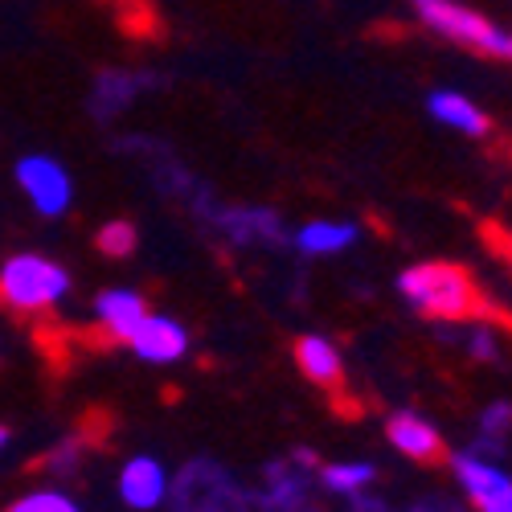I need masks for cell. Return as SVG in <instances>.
<instances>
[{
    "mask_svg": "<svg viewBox=\"0 0 512 512\" xmlns=\"http://www.w3.org/2000/svg\"><path fill=\"white\" fill-rule=\"evenodd\" d=\"M373 480H377V467L365 463V459H340V463H324L320 467V488L332 492V496H345V500L365 496V488Z\"/></svg>",
    "mask_w": 512,
    "mask_h": 512,
    "instance_id": "cell-15",
    "label": "cell"
},
{
    "mask_svg": "<svg viewBox=\"0 0 512 512\" xmlns=\"http://www.w3.org/2000/svg\"><path fill=\"white\" fill-rule=\"evenodd\" d=\"M398 295L418 316L439 324H512L508 308H500L463 263H414L398 275Z\"/></svg>",
    "mask_w": 512,
    "mask_h": 512,
    "instance_id": "cell-1",
    "label": "cell"
},
{
    "mask_svg": "<svg viewBox=\"0 0 512 512\" xmlns=\"http://www.w3.org/2000/svg\"><path fill=\"white\" fill-rule=\"evenodd\" d=\"M127 349L136 353V361L144 365H177L189 357V328L173 316H160V312H148L144 324L132 332Z\"/></svg>",
    "mask_w": 512,
    "mask_h": 512,
    "instance_id": "cell-10",
    "label": "cell"
},
{
    "mask_svg": "<svg viewBox=\"0 0 512 512\" xmlns=\"http://www.w3.org/2000/svg\"><path fill=\"white\" fill-rule=\"evenodd\" d=\"M410 9L426 33L451 41V46L492 62H512V29L496 25L492 17L459 5V0H410Z\"/></svg>",
    "mask_w": 512,
    "mask_h": 512,
    "instance_id": "cell-3",
    "label": "cell"
},
{
    "mask_svg": "<svg viewBox=\"0 0 512 512\" xmlns=\"http://www.w3.org/2000/svg\"><path fill=\"white\" fill-rule=\"evenodd\" d=\"M476 512H512V488L508 492H496V496H488V500H480V504H472Z\"/></svg>",
    "mask_w": 512,
    "mask_h": 512,
    "instance_id": "cell-23",
    "label": "cell"
},
{
    "mask_svg": "<svg viewBox=\"0 0 512 512\" xmlns=\"http://www.w3.org/2000/svg\"><path fill=\"white\" fill-rule=\"evenodd\" d=\"M426 111H431L443 127L459 132V136H476L480 140V136L492 132L488 111L476 99H467L463 91H431V99H426Z\"/></svg>",
    "mask_w": 512,
    "mask_h": 512,
    "instance_id": "cell-13",
    "label": "cell"
},
{
    "mask_svg": "<svg viewBox=\"0 0 512 512\" xmlns=\"http://www.w3.org/2000/svg\"><path fill=\"white\" fill-rule=\"evenodd\" d=\"M386 439L398 455H406L414 463H443L447 459V443L439 435V426L431 418H422L418 410H394L386 418Z\"/></svg>",
    "mask_w": 512,
    "mask_h": 512,
    "instance_id": "cell-11",
    "label": "cell"
},
{
    "mask_svg": "<svg viewBox=\"0 0 512 512\" xmlns=\"http://www.w3.org/2000/svg\"><path fill=\"white\" fill-rule=\"evenodd\" d=\"M463 349L472 353V361H500V336L492 324H467V336H463Z\"/></svg>",
    "mask_w": 512,
    "mask_h": 512,
    "instance_id": "cell-19",
    "label": "cell"
},
{
    "mask_svg": "<svg viewBox=\"0 0 512 512\" xmlns=\"http://www.w3.org/2000/svg\"><path fill=\"white\" fill-rule=\"evenodd\" d=\"M168 496H173V512H254V500L218 459L185 463L177 488H168Z\"/></svg>",
    "mask_w": 512,
    "mask_h": 512,
    "instance_id": "cell-5",
    "label": "cell"
},
{
    "mask_svg": "<svg viewBox=\"0 0 512 512\" xmlns=\"http://www.w3.org/2000/svg\"><path fill=\"white\" fill-rule=\"evenodd\" d=\"M82 455H87V443H82L78 435H70L54 451L41 455V467H46V472H74V467L82 463Z\"/></svg>",
    "mask_w": 512,
    "mask_h": 512,
    "instance_id": "cell-20",
    "label": "cell"
},
{
    "mask_svg": "<svg viewBox=\"0 0 512 512\" xmlns=\"http://www.w3.org/2000/svg\"><path fill=\"white\" fill-rule=\"evenodd\" d=\"M484 242L500 254V259L512 267V226H496V222H488L484 226Z\"/></svg>",
    "mask_w": 512,
    "mask_h": 512,
    "instance_id": "cell-21",
    "label": "cell"
},
{
    "mask_svg": "<svg viewBox=\"0 0 512 512\" xmlns=\"http://www.w3.org/2000/svg\"><path fill=\"white\" fill-rule=\"evenodd\" d=\"M357 222H336V218H316V222H304L300 230L291 234V242L300 246L308 259H328V254H340L357 242Z\"/></svg>",
    "mask_w": 512,
    "mask_h": 512,
    "instance_id": "cell-14",
    "label": "cell"
},
{
    "mask_svg": "<svg viewBox=\"0 0 512 512\" xmlns=\"http://www.w3.org/2000/svg\"><path fill=\"white\" fill-rule=\"evenodd\" d=\"M197 222H205L209 234H218L234 250H275L291 238L279 209H271V205H222L209 197L197 209Z\"/></svg>",
    "mask_w": 512,
    "mask_h": 512,
    "instance_id": "cell-4",
    "label": "cell"
},
{
    "mask_svg": "<svg viewBox=\"0 0 512 512\" xmlns=\"http://www.w3.org/2000/svg\"><path fill=\"white\" fill-rule=\"evenodd\" d=\"M291 357H295V369H300L316 390H324L332 398H345V390H349L345 353H340L328 336H320V332L300 336L295 340V349H291Z\"/></svg>",
    "mask_w": 512,
    "mask_h": 512,
    "instance_id": "cell-8",
    "label": "cell"
},
{
    "mask_svg": "<svg viewBox=\"0 0 512 512\" xmlns=\"http://www.w3.org/2000/svg\"><path fill=\"white\" fill-rule=\"evenodd\" d=\"M160 87V78L148 74V70H119V66H107L95 74L91 82V115L99 123H111L119 119L123 111H132L148 91Z\"/></svg>",
    "mask_w": 512,
    "mask_h": 512,
    "instance_id": "cell-7",
    "label": "cell"
},
{
    "mask_svg": "<svg viewBox=\"0 0 512 512\" xmlns=\"http://www.w3.org/2000/svg\"><path fill=\"white\" fill-rule=\"evenodd\" d=\"M17 185L41 218H66L74 205V181L58 156L33 152L17 160Z\"/></svg>",
    "mask_w": 512,
    "mask_h": 512,
    "instance_id": "cell-6",
    "label": "cell"
},
{
    "mask_svg": "<svg viewBox=\"0 0 512 512\" xmlns=\"http://www.w3.org/2000/svg\"><path fill=\"white\" fill-rule=\"evenodd\" d=\"M9 447V426H0V451Z\"/></svg>",
    "mask_w": 512,
    "mask_h": 512,
    "instance_id": "cell-24",
    "label": "cell"
},
{
    "mask_svg": "<svg viewBox=\"0 0 512 512\" xmlns=\"http://www.w3.org/2000/svg\"><path fill=\"white\" fill-rule=\"evenodd\" d=\"M148 300L132 287H107L95 295V336L103 345H127L148 316Z\"/></svg>",
    "mask_w": 512,
    "mask_h": 512,
    "instance_id": "cell-9",
    "label": "cell"
},
{
    "mask_svg": "<svg viewBox=\"0 0 512 512\" xmlns=\"http://www.w3.org/2000/svg\"><path fill=\"white\" fill-rule=\"evenodd\" d=\"M70 295V271L50 254H13L0 263V312L17 320L50 316Z\"/></svg>",
    "mask_w": 512,
    "mask_h": 512,
    "instance_id": "cell-2",
    "label": "cell"
},
{
    "mask_svg": "<svg viewBox=\"0 0 512 512\" xmlns=\"http://www.w3.org/2000/svg\"><path fill=\"white\" fill-rule=\"evenodd\" d=\"M168 488H173V480H168L164 463L156 455H132L119 472V500L136 512L160 508L168 500Z\"/></svg>",
    "mask_w": 512,
    "mask_h": 512,
    "instance_id": "cell-12",
    "label": "cell"
},
{
    "mask_svg": "<svg viewBox=\"0 0 512 512\" xmlns=\"http://www.w3.org/2000/svg\"><path fill=\"white\" fill-rule=\"evenodd\" d=\"M5 512H82V504L62 488H33V492L17 496Z\"/></svg>",
    "mask_w": 512,
    "mask_h": 512,
    "instance_id": "cell-17",
    "label": "cell"
},
{
    "mask_svg": "<svg viewBox=\"0 0 512 512\" xmlns=\"http://www.w3.org/2000/svg\"><path fill=\"white\" fill-rule=\"evenodd\" d=\"M512 435V402H492L480 410V439L484 447H500Z\"/></svg>",
    "mask_w": 512,
    "mask_h": 512,
    "instance_id": "cell-18",
    "label": "cell"
},
{
    "mask_svg": "<svg viewBox=\"0 0 512 512\" xmlns=\"http://www.w3.org/2000/svg\"><path fill=\"white\" fill-rule=\"evenodd\" d=\"M140 246V230L127 222V218H115V222H103L95 230V250L103 254V259H132Z\"/></svg>",
    "mask_w": 512,
    "mask_h": 512,
    "instance_id": "cell-16",
    "label": "cell"
},
{
    "mask_svg": "<svg viewBox=\"0 0 512 512\" xmlns=\"http://www.w3.org/2000/svg\"><path fill=\"white\" fill-rule=\"evenodd\" d=\"M357 512H386V508H377V504H357ZM406 512H459L451 500H418L410 504Z\"/></svg>",
    "mask_w": 512,
    "mask_h": 512,
    "instance_id": "cell-22",
    "label": "cell"
}]
</instances>
